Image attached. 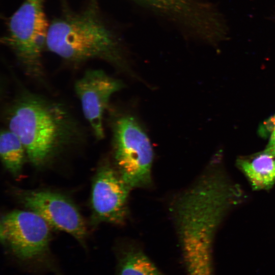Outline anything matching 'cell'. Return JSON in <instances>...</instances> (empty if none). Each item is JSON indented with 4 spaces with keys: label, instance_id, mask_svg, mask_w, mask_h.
I'll list each match as a JSON object with an SVG mask.
<instances>
[{
    "label": "cell",
    "instance_id": "1",
    "mask_svg": "<svg viewBox=\"0 0 275 275\" xmlns=\"http://www.w3.org/2000/svg\"><path fill=\"white\" fill-rule=\"evenodd\" d=\"M46 48L74 64L97 59L123 67L124 62L121 42L102 16L98 0H88L77 11L65 5L50 22Z\"/></svg>",
    "mask_w": 275,
    "mask_h": 275
},
{
    "label": "cell",
    "instance_id": "2",
    "mask_svg": "<svg viewBox=\"0 0 275 275\" xmlns=\"http://www.w3.org/2000/svg\"><path fill=\"white\" fill-rule=\"evenodd\" d=\"M7 122L8 129L18 137L30 160L37 166L45 163L78 130L64 106L29 92L12 103Z\"/></svg>",
    "mask_w": 275,
    "mask_h": 275
},
{
    "label": "cell",
    "instance_id": "3",
    "mask_svg": "<svg viewBox=\"0 0 275 275\" xmlns=\"http://www.w3.org/2000/svg\"><path fill=\"white\" fill-rule=\"evenodd\" d=\"M1 242L12 262L31 275H64L51 254L48 224L31 210H15L1 219Z\"/></svg>",
    "mask_w": 275,
    "mask_h": 275
},
{
    "label": "cell",
    "instance_id": "4",
    "mask_svg": "<svg viewBox=\"0 0 275 275\" xmlns=\"http://www.w3.org/2000/svg\"><path fill=\"white\" fill-rule=\"evenodd\" d=\"M45 0H23L9 17L1 42L16 58L24 73L35 79L44 74L43 52L46 48L50 22L45 11Z\"/></svg>",
    "mask_w": 275,
    "mask_h": 275
},
{
    "label": "cell",
    "instance_id": "5",
    "mask_svg": "<svg viewBox=\"0 0 275 275\" xmlns=\"http://www.w3.org/2000/svg\"><path fill=\"white\" fill-rule=\"evenodd\" d=\"M113 131L114 156L121 177L131 189L149 186L153 151L147 135L130 116L118 118Z\"/></svg>",
    "mask_w": 275,
    "mask_h": 275
},
{
    "label": "cell",
    "instance_id": "6",
    "mask_svg": "<svg viewBox=\"0 0 275 275\" xmlns=\"http://www.w3.org/2000/svg\"><path fill=\"white\" fill-rule=\"evenodd\" d=\"M174 25L184 35L207 41L221 32L224 18L206 0H135Z\"/></svg>",
    "mask_w": 275,
    "mask_h": 275
},
{
    "label": "cell",
    "instance_id": "7",
    "mask_svg": "<svg viewBox=\"0 0 275 275\" xmlns=\"http://www.w3.org/2000/svg\"><path fill=\"white\" fill-rule=\"evenodd\" d=\"M18 196L25 207L39 214L49 226L70 234L86 246L87 231L85 222L69 199L46 190L23 191Z\"/></svg>",
    "mask_w": 275,
    "mask_h": 275
},
{
    "label": "cell",
    "instance_id": "8",
    "mask_svg": "<svg viewBox=\"0 0 275 275\" xmlns=\"http://www.w3.org/2000/svg\"><path fill=\"white\" fill-rule=\"evenodd\" d=\"M131 189L117 170L108 165L100 168L92 187L91 203L97 222L123 224L128 214V198Z\"/></svg>",
    "mask_w": 275,
    "mask_h": 275
},
{
    "label": "cell",
    "instance_id": "9",
    "mask_svg": "<svg viewBox=\"0 0 275 275\" xmlns=\"http://www.w3.org/2000/svg\"><path fill=\"white\" fill-rule=\"evenodd\" d=\"M123 86L121 81L98 69L86 71L75 83L74 90L83 115L97 139L104 136L103 115L109 100Z\"/></svg>",
    "mask_w": 275,
    "mask_h": 275
},
{
    "label": "cell",
    "instance_id": "10",
    "mask_svg": "<svg viewBox=\"0 0 275 275\" xmlns=\"http://www.w3.org/2000/svg\"><path fill=\"white\" fill-rule=\"evenodd\" d=\"M237 164L255 190L268 189L275 183V156L262 151Z\"/></svg>",
    "mask_w": 275,
    "mask_h": 275
},
{
    "label": "cell",
    "instance_id": "11",
    "mask_svg": "<svg viewBox=\"0 0 275 275\" xmlns=\"http://www.w3.org/2000/svg\"><path fill=\"white\" fill-rule=\"evenodd\" d=\"M24 147L18 137L9 129L2 130L0 135V154L5 168L11 174L17 175L22 168Z\"/></svg>",
    "mask_w": 275,
    "mask_h": 275
},
{
    "label": "cell",
    "instance_id": "12",
    "mask_svg": "<svg viewBox=\"0 0 275 275\" xmlns=\"http://www.w3.org/2000/svg\"><path fill=\"white\" fill-rule=\"evenodd\" d=\"M118 275H161L160 272L141 251L129 249L119 257Z\"/></svg>",
    "mask_w": 275,
    "mask_h": 275
},
{
    "label": "cell",
    "instance_id": "13",
    "mask_svg": "<svg viewBox=\"0 0 275 275\" xmlns=\"http://www.w3.org/2000/svg\"><path fill=\"white\" fill-rule=\"evenodd\" d=\"M209 244L194 245L182 249L188 275H213Z\"/></svg>",
    "mask_w": 275,
    "mask_h": 275
},
{
    "label": "cell",
    "instance_id": "14",
    "mask_svg": "<svg viewBox=\"0 0 275 275\" xmlns=\"http://www.w3.org/2000/svg\"><path fill=\"white\" fill-rule=\"evenodd\" d=\"M267 125L271 132L270 140L275 139V114L266 122Z\"/></svg>",
    "mask_w": 275,
    "mask_h": 275
},
{
    "label": "cell",
    "instance_id": "15",
    "mask_svg": "<svg viewBox=\"0 0 275 275\" xmlns=\"http://www.w3.org/2000/svg\"><path fill=\"white\" fill-rule=\"evenodd\" d=\"M264 151L275 156V139L269 140V143Z\"/></svg>",
    "mask_w": 275,
    "mask_h": 275
}]
</instances>
